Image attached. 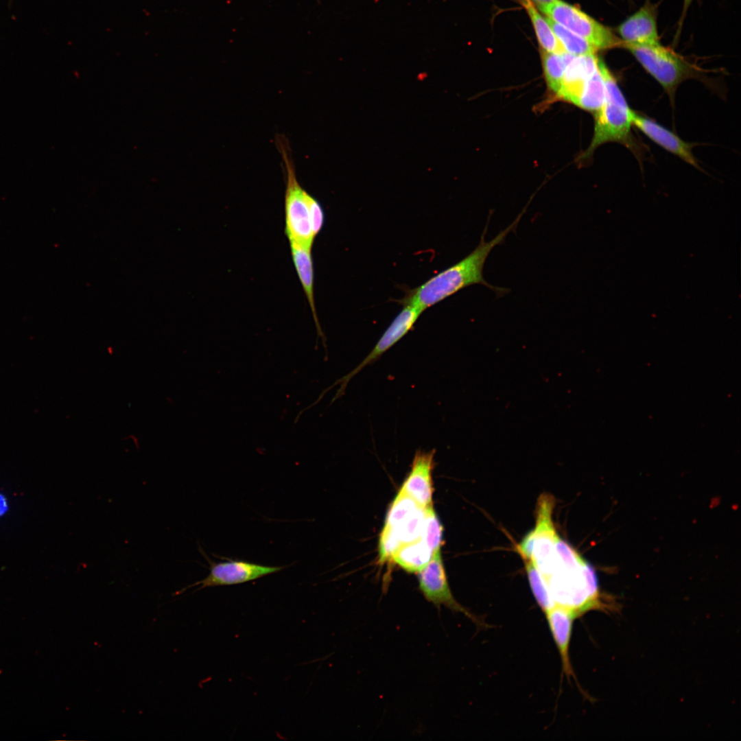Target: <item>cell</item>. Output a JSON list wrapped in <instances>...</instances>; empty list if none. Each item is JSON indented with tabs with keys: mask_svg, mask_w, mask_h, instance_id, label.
Segmentation results:
<instances>
[{
	"mask_svg": "<svg viewBox=\"0 0 741 741\" xmlns=\"http://www.w3.org/2000/svg\"><path fill=\"white\" fill-rule=\"evenodd\" d=\"M643 68L654 78L674 99L675 91L683 81L698 76V71L687 61L661 43L628 45L622 43Z\"/></svg>",
	"mask_w": 741,
	"mask_h": 741,
	"instance_id": "obj_5",
	"label": "cell"
},
{
	"mask_svg": "<svg viewBox=\"0 0 741 741\" xmlns=\"http://www.w3.org/2000/svg\"><path fill=\"white\" fill-rule=\"evenodd\" d=\"M306 200L312 233L316 237L322 228L324 212L318 200L307 192L306 193Z\"/></svg>",
	"mask_w": 741,
	"mask_h": 741,
	"instance_id": "obj_23",
	"label": "cell"
},
{
	"mask_svg": "<svg viewBox=\"0 0 741 741\" xmlns=\"http://www.w3.org/2000/svg\"><path fill=\"white\" fill-rule=\"evenodd\" d=\"M285 137H277V144L281 154L286 170L285 193V234L290 244L312 247L314 235L312 233L308 207L307 191L299 184L293 160Z\"/></svg>",
	"mask_w": 741,
	"mask_h": 741,
	"instance_id": "obj_4",
	"label": "cell"
},
{
	"mask_svg": "<svg viewBox=\"0 0 741 741\" xmlns=\"http://www.w3.org/2000/svg\"><path fill=\"white\" fill-rule=\"evenodd\" d=\"M435 450H417L414 454L411 469L403 482L399 491L410 496L423 508L433 506L432 471L434 467Z\"/></svg>",
	"mask_w": 741,
	"mask_h": 741,
	"instance_id": "obj_10",
	"label": "cell"
},
{
	"mask_svg": "<svg viewBox=\"0 0 741 741\" xmlns=\"http://www.w3.org/2000/svg\"><path fill=\"white\" fill-rule=\"evenodd\" d=\"M605 87L598 67L589 78L577 106L596 113L604 103Z\"/></svg>",
	"mask_w": 741,
	"mask_h": 741,
	"instance_id": "obj_20",
	"label": "cell"
},
{
	"mask_svg": "<svg viewBox=\"0 0 741 741\" xmlns=\"http://www.w3.org/2000/svg\"><path fill=\"white\" fill-rule=\"evenodd\" d=\"M521 3L532 21L541 49L557 54H567L546 19L541 15L531 1L521 0Z\"/></svg>",
	"mask_w": 741,
	"mask_h": 741,
	"instance_id": "obj_17",
	"label": "cell"
},
{
	"mask_svg": "<svg viewBox=\"0 0 741 741\" xmlns=\"http://www.w3.org/2000/svg\"><path fill=\"white\" fill-rule=\"evenodd\" d=\"M692 1L693 0H683L682 12H681V14L680 20L679 21L678 30L677 32V36L679 35V32L681 31L683 23L684 20L685 19V16L687 14L688 8H690Z\"/></svg>",
	"mask_w": 741,
	"mask_h": 741,
	"instance_id": "obj_24",
	"label": "cell"
},
{
	"mask_svg": "<svg viewBox=\"0 0 741 741\" xmlns=\"http://www.w3.org/2000/svg\"><path fill=\"white\" fill-rule=\"evenodd\" d=\"M403 307L402 310L395 318L366 357L355 368L338 379L331 386H340L334 399L340 397L344 394L349 382L355 375L366 366L374 363L402 339L413 328L419 317L423 312L410 305H403Z\"/></svg>",
	"mask_w": 741,
	"mask_h": 741,
	"instance_id": "obj_8",
	"label": "cell"
},
{
	"mask_svg": "<svg viewBox=\"0 0 741 741\" xmlns=\"http://www.w3.org/2000/svg\"><path fill=\"white\" fill-rule=\"evenodd\" d=\"M290 250L292 261L311 308L318 333L325 339L316 311L314 294V267L311 254V248L290 244Z\"/></svg>",
	"mask_w": 741,
	"mask_h": 741,
	"instance_id": "obj_15",
	"label": "cell"
},
{
	"mask_svg": "<svg viewBox=\"0 0 741 741\" xmlns=\"http://www.w3.org/2000/svg\"><path fill=\"white\" fill-rule=\"evenodd\" d=\"M199 550L209 564V574L202 580L174 592L172 593L173 596L181 595L187 589L196 586L199 587L194 591L206 587L244 583L278 572L284 568V567L268 566L234 559L215 563L207 556L200 546H199Z\"/></svg>",
	"mask_w": 741,
	"mask_h": 741,
	"instance_id": "obj_7",
	"label": "cell"
},
{
	"mask_svg": "<svg viewBox=\"0 0 741 741\" xmlns=\"http://www.w3.org/2000/svg\"><path fill=\"white\" fill-rule=\"evenodd\" d=\"M598 67L604 84L605 98L602 106L594 113V132L584 157L591 155L602 144L618 142L627 145L630 140L632 110L614 75L599 58Z\"/></svg>",
	"mask_w": 741,
	"mask_h": 741,
	"instance_id": "obj_2",
	"label": "cell"
},
{
	"mask_svg": "<svg viewBox=\"0 0 741 741\" xmlns=\"http://www.w3.org/2000/svg\"><path fill=\"white\" fill-rule=\"evenodd\" d=\"M426 508L410 496L398 492L389 507L379 535L380 563L390 561L402 545L421 539Z\"/></svg>",
	"mask_w": 741,
	"mask_h": 741,
	"instance_id": "obj_3",
	"label": "cell"
},
{
	"mask_svg": "<svg viewBox=\"0 0 741 741\" xmlns=\"http://www.w3.org/2000/svg\"><path fill=\"white\" fill-rule=\"evenodd\" d=\"M417 573L419 589L427 601L438 608L443 605L453 611L462 613L473 622H480L454 597L448 584L440 549L434 553L429 563Z\"/></svg>",
	"mask_w": 741,
	"mask_h": 741,
	"instance_id": "obj_9",
	"label": "cell"
},
{
	"mask_svg": "<svg viewBox=\"0 0 741 741\" xmlns=\"http://www.w3.org/2000/svg\"><path fill=\"white\" fill-rule=\"evenodd\" d=\"M434 552L422 539L402 545L392 556L391 561L408 572L417 573L431 560Z\"/></svg>",
	"mask_w": 741,
	"mask_h": 741,
	"instance_id": "obj_16",
	"label": "cell"
},
{
	"mask_svg": "<svg viewBox=\"0 0 741 741\" xmlns=\"http://www.w3.org/2000/svg\"><path fill=\"white\" fill-rule=\"evenodd\" d=\"M443 530V526L433 506L427 508L421 539L434 552L440 549Z\"/></svg>",
	"mask_w": 741,
	"mask_h": 741,
	"instance_id": "obj_22",
	"label": "cell"
},
{
	"mask_svg": "<svg viewBox=\"0 0 741 741\" xmlns=\"http://www.w3.org/2000/svg\"><path fill=\"white\" fill-rule=\"evenodd\" d=\"M545 615L561 656L563 670L567 678L572 677L575 679L569 648L573 622L580 614L570 607L556 604Z\"/></svg>",
	"mask_w": 741,
	"mask_h": 741,
	"instance_id": "obj_14",
	"label": "cell"
},
{
	"mask_svg": "<svg viewBox=\"0 0 741 741\" xmlns=\"http://www.w3.org/2000/svg\"><path fill=\"white\" fill-rule=\"evenodd\" d=\"M522 214L523 213H520L506 228L489 242L485 240L488 227L486 224L478 245L472 252L423 284L408 290L400 301V303L402 305H412L424 311L427 308L458 291L475 284L486 286L497 295L504 294L506 292V289L495 287L486 281L484 278V266L491 250L503 243L507 235L516 229Z\"/></svg>",
	"mask_w": 741,
	"mask_h": 741,
	"instance_id": "obj_1",
	"label": "cell"
},
{
	"mask_svg": "<svg viewBox=\"0 0 741 741\" xmlns=\"http://www.w3.org/2000/svg\"><path fill=\"white\" fill-rule=\"evenodd\" d=\"M526 572L530 588L537 604L545 614L552 609L555 603L552 598L547 584L534 564L527 560H524Z\"/></svg>",
	"mask_w": 741,
	"mask_h": 741,
	"instance_id": "obj_21",
	"label": "cell"
},
{
	"mask_svg": "<svg viewBox=\"0 0 741 741\" xmlns=\"http://www.w3.org/2000/svg\"><path fill=\"white\" fill-rule=\"evenodd\" d=\"M532 1H534L537 4V5H543V4L551 3V2H552V1H554L555 0H532Z\"/></svg>",
	"mask_w": 741,
	"mask_h": 741,
	"instance_id": "obj_26",
	"label": "cell"
},
{
	"mask_svg": "<svg viewBox=\"0 0 741 741\" xmlns=\"http://www.w3.org/2000/svg\"><path fill=\"white\" fill-rule=\"evenodd\" d=\"M538 7L548 18L583 38L597 51L622 47V41L609 27L572 5L555 0Z\"/></svg>",
	"mask_w": 741,
	"mask_h": 741,
	"instance_id": "obj_6",
	"label": "cell"
},
{
	"mask_svg": "<svg viewBox=\"0 0 741 741\" xmlns=\"http://www.w3.org/2000/svg\"><path fill=\"white\" fill-rule=\"evenodd\" d=\"M543 74L548 88L555 94L558 91L566 65L572 55L557 54L541 49Z\"/></svg>",
	"mask_w": 741,
	"mask_h": 741,
	"instance_id": "obj_18",
	"label": "cell"
},
{
	"mask_svg": "<svg viewBox=\"0 0 741 741\" xmlns=\"http://www.w3.org/2000/svg\"><path fill=\"white\" fill-rule=\"evenodd\" d=\"M9 506L5 497L0 493V517L3 516L8 510Z\"/></svg>",
	"mask_w": 741,
	"mask_h": 741,
	"instance_id": "obj_25",
	"label": "cell"
},
{
	"mask_svg": "<svg viewBox=\"0 0 741 741\" xmlns=\"http://www.w3.org/2000/svg\"><path fill=\"white\" fill-rule=\"evenodd\" d=\"M596 54L572 56L567 62L556 97L577 105L590 75L598 67Z\"/></svg>",
	"mask_w": 741,
	"mask_h": 741,
	"instance_id": "obj_12",
	"label": "cell"
},
{
	"mask_svg": "<svg viewBox=\"0 0 741 741\" xmlns=\"http://www.w3.org/2000/svg\"><path fill=\"white\" fill-rule=\"evenodd\" d=\"M567 54L572 56L596 54L598 51L587 41L549 18H545Z\"/></svg>",
	"mask_w": 741,
	"mask_h": 741,
	"instance_id": "obj_19",
	"label": "cell"
},
{
	"mask_svg": "<svg viewBox=\"0 0 741 741\" xmlns=\"http://www.w3.org/2000/svg\"><path fill=\"white\" fill-rule=\"evenodd\" d=\"M631 123L652 141L663 149L675 154L686 163L698 167L692 153V145L684 141L677 135L649 118L631 112Z\"/></svg>",
	"mask_w": 741,
	"mask_h": 741,
	"instance_id": "obj_13",
	"label": "cell"
},
{
	"mask_svg": "<svg viewBox=\"0 0 741 741\" xmlns=\"http://www.w3.org/2000/svg\"><path fill=\"white\" fill-rule=\"evenodd\" d=\"M657 5L650 0L626 19L617 27L624 44L653 45L659 43L657 25Z\"/></svg>",
	"mask_w": 741,
	"mask_h": 741,
	"instance_id": "obj_11",
	"label": "cell"
}]
</instances>
